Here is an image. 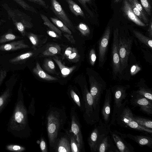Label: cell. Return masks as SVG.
<instances>
[{"label": "cell", "mask_w": 152, "mask_h": 152, "mask_svg": "<svg viewBox=\"0 0 152 152\" xmlns=\"http://www.w3.org/2000/svg\"><path fill=\"white\" fill-rule=\"evenodd\" d=\"M82 5L83 7L88 12V9L87 6V3L91 4V0H77Z\"/></svg>", "instance_id": "c3c4849f"}, {"label": "cell", "mask_w": 152, "mask_h": 152, "mask_svg": "<svg viewBox=\"0 0 152 152\" xmlns=\"http://www.w3.org/2000/svg\"><path fill=\"white\" fill-rule=\"evenodd\" d=\"M43 7L45 9H48V6L46 4L45 0H28Z\"/></svg>", "instance_id": "f6af8a7d"}, {"label": "cell", "mask_w": 152, "mask_h": 152, "mask_svg": "<svg viewBox=\"0 0 152 152\" xmlns=\"http://www.w3.org/2000/svg\"><path fill=\"white\" fill-rule=\"evenodd\" d=\"M50 18L53 23L59 29L62 31L71 34L72 32L70 29L59 19L56 17H50Z\"/></svg>", "instance_id": "d6a6232c"}, {"label": "cell", "mask_w": 152, "mask_h": 152, "mask_svg": "<svg viewBox=\"0 0 152 152\" xmlns=\"http://www.w3.org/2000/svg\"><path fill=\"white\" fill-rule=\"evenodd\" d=\"M142 7L147 14L151 15V7L148 0H140Z\"/></svg>", "instance_id": "74e56055"}, {"label": "cell", "mask_w": 152, "mask_h": 152, "mask_svg": "<svg viewBox=\"0 0 152 152\" xmlns=\"http://www.w3.org/2000/svg\"><path fill=\"white\" fill-rule=\"evenodd\" d=\"M81 90L84 103V111L83 116L87 124L92 125L96 123L94 113L93 97L86 84L81 87Z\"/></svg>", "instance_id": "8992f818"}, {"label": "cell", "mask_w": 152, "mask_h": 152, "mask_svg": "<svg viewBox=\"0 0 152 152\" xmlns=\"http://www.w3.org/2000/svg\"><path fill=\"white\" fill-rule=\"evenodd\" d=\"M95 125L88 138L87 141L91 152H97L98 147L102 139L109 134L110 125H107L100 119Z\"/></svg>", "instance_id": "5b68a950"}, {"label": "cell", "mask_w": 152, "mask_h": 152, "mask_svg": "<svg viewBox=\"0 0 152 152\" xmlns=\"http://www.w3.org/2000/svg\"><path fill=\"white\" fill-rule=\"evenodd\" d=\"M110 32V28L108 26L105 29L99 42V66H102L103 65L106 58Z\"/></svg>", "instance_id": "4fadbf2b"}, {"label": "cell", "mask_w": 152, "mask_h": 152, "mask_svg": "<svg viewBox=\"0 0 152 152\" xmlns=\"http://www.w3.org/2000/svg\"><path fill=\"white\" fill-rule=\"evenodd\" d=\"M18 37L12 33H7L0 37V44L15 40Z\"/></svg>", "instance_id": "e575fe53"}, {"label": "cell", "mask_w": 152, "mask_h": 152, "mask_svg": "<svg viewBox=\"0 0 152 152\" xmlns=\"http://www.w3.org/2000/svg\"><path fill=\"white\" fill-rule=\"evenodd\" d=\"M6 148L9 151L16 152H22L26 149L23 146L13 144L7 145Z\"/></svg>", "instance_id": "8d00e7d4"}, {"label": "cell", "mask_w": 152, "mask_h": 152, "mask_svg": "<svg viewBox=\"0 0 152 152\" xmlns=\"http://www.w3.org/2000/svg\"><path fill=\"white\" fill-rule=\"evenodd\" d=\"M76 109V108L74 106L72 107L71 108L70 115V121L69 124V127L76 137L80 152H85L84 143L81 131V126Z\"/></svg>", "instance_id": "ba28073f"}, {"label": "cell", "mask_w": 152, "mask_h": 152, "mask_svg": "<svg viewBox=\"0 0 152 152\" xmlns=\"http://www.w3.org/2000/svg\"><path fill=\"white\" fill-rule=\"evenodd\" d=\"M96 58L95 50L94 49L92 48L90 50L89 54V61L92 66L94 65Z\"/></svg>", "instance_id": "60d3db41"}, {"label": "cell", "mask_w": 152, "mask_h": 152, "mask_svg": "<svg viewBox=\"0 0 152 152\" xmlns=\"http://www.w3.org/2000/svg\"><path fill=\"white\" fill-rule=\"evenodd\" d=\"M16 27L22 36L23 37L25 36V31L24 27L23 24L20 22L16 24Z\"/></svg>", "instance_id": "bcb514c9"}, {"label": "cell", "mask_w": 152, "mask_h": 152, "mask_svg": "<svg viewBox=\"0 0 152 152\" xmlns=\"http://www.w3.org/2000/svg\"><path fill=\"white\" fill-rule=\"evenodd\" d=\"M109 133L119 152H134L133 147L125 140L127 137L126 134L122 133L117 130H111L110 129Z\"/></svg>", "instance_id": "7c38bea8"}, {"label": "cell", "mask_w": 152, "mask_h": 152, "mask_svg": "<svg viewBox=\"0 0 152 152\" xmlns=\"http://www.w3.org/2000/svg\"><path fill=\"white\" fill-rule=\"evenodd\" d=\"M133 32L135 36L141 42L152 49V40L151 39L145 36L138 31L134 30Z\"/></svg>", "instance_id": "1f68e13d"}, {"label": "cell", "mask_w": 152, "mask_h": 152, "mask_svg": "<svg viewBox=\"0 0 152 152\" xmlns=\"http://www.w3.org/2000/svg\"><path fill=\"white\" fill-rule=\"evenodd\" d=\"M77 28L82 35L88 36L90 34V30L88 26L85 23L81 22L77 26Z\"/></svg>", "instance_id": "d590c367"}, {"label": "cell", "mask_w": 152, "mask_h": 152, "mask_svg": "<svg viewBox=\"0 0 152 152\" xmlns=\"http://www.w3.org/2000/svg\"><path fill=\"white\" fill-rule=\"evenodd\" d=\"M33 73L37 76L43 80L48 81H56L58 80L56 77L52 76L45 72L42 69L38 62L33 69Z\"/></svg>", "instance_id": "7402d4cb"}, {"label": "cell", "mask_w": 152, "mask_h": 152, "mask_svg": "<svg viewBox=\"0 0 152 152\" xmlns=\"http://www.w3.org/2000/svg\"><path fill=\"white\" fill-rule=\"evenodd\" d=\"M90 92L93 97L95 119L96 123L100 119L99 113L102 95L106 89V83L99 74L94 71L93 75L89 76Z\"/></svg>", "instance_id": "277c9868"}, {"label": "cell", "mask_w": 152, "mask_h": 152, "mask_svg": "<svg viewBox=\"0 0 152 152\" xmlns=\"http://www.w3.org/2000/svg\"><path fill=\"white\" fill-rule=\"evenodd\" d=\"M71 12L77 16L85 18L84 13L80 7L72 0H65Z\"/></svg>", "instance_id": "4316f807"}, {"label": "cell", "mask_w": 152, "mask_h": 152, "mask_svg": "<svg viewBox=\"0 0 152 152\" xmlns=\"http://www.w3.org/2000/svg\"><path fill=\"white\" fill-rule=\"evenodd\" d=\"M148 31L149 36L151 38L152 37V20L151 18L150 21Z\"/></svg>", "instance_id": "f5cc1de1"}, {"label": "cell", "mask_w": 152, "mask_h": 152, "mask_svg": "<svg viewBox=\"0 0 152 152\" xmlns=\"http://www.w3.org/2000/svg\"><path fill=\"white\" fill-rule=\"evenodd\" d=\"M19 95L8 124L9 131L14 135L27 138L30 136L31 130L28 125V111L24 104L22 94Z\"/></svg>", "instance_id": "6da1fadb"}, {"label": "cell", "mask_w": 152, "mask_h": 152, "mask_svg": "<svg viewBox=\"0 0 152 152\" xmlns=\"http://www.w3.org/2000/svg\"><path fill=\"white\" fill-rule=\"evenodd\" d=\"M119 152L109 134L105 136L100 143L97 152Z\"/></svg>", "instance_id": "e0dca14e"}, {"label": "cell", "mask_w": 152, "mask_h": 152, "mask_svg": "<svg viewBox=\"0 0 152 152\" xmlns=\"http://www.w3.org/2000/svg\"><path fill=\"white\" fill-rule=\"evenodd\" d=\"M51 10L55 15L69 29L75 32V28L61 4L57 0H50Z\"/></svg>", "instance_id": "5bb4252c"}, {"label": "cell", "mask_w": 152, "mask_h": 152, "mask_svg": "<svg viewBox=\"0 0 152 152\" xmlns=\"http://www.w3.org/2000/svg\"><path fill=\"white\" fill-rule=\"evenodd\" d=\"M112 93L111 89L106 90V94L101 113L103 123L107 125L110 124L112 111Z\"/></svg>", "instance_id": "9a60e30c"}, {"label": "cell", "mask_w": 152, "mask_h": 152, "mask_svg": "<svg viewBox=\"0 0 152 152\" xmlns=\"http://www.w3.org/2000/svg\"><path fill=\"white\" fill-rule=\"evenodd\" d=\"M137 86L138 89L135 91L137 93L141 94L148 99L152 101V91L147 86L140 83Z\"/></svg>", "instance_id": "83f0119b"}, {"label": "cell", "mask_w": 152, "mask_h": 152, "mask_svg": "<svg viewBox=\"0 0 152 152\" xmlns=\"http://www.w3.org/2000/svg\"><path fill=\"white\" fill-rule=\"evenodd\" d=\"M122 10L124 14L127 18L135 24L141 26H146L145 24L142 22L134 13L128 0H124Z\"/></svg>", "instance_id": "ac0fdd59"}, {"label": "cell", "mask_w": 152, "mask_h": 152, "mask_svg": "<svg viewBox=\"0 0 152 152\" xmlns=\"http://www.w3.org/2000/svg\"><path fill=\"white\" fill-rule=\"evenodd\" d=\"M67 118L64 108L50 107L46 115L45 124L50 151Z\"/></svg>", "instance_id": "7a4b0ae2"}, {"label": "cell", "mask_w": 152, "mask_h": 152, "mask_svg": "<svg viewBox=\"0 0 152 152\" xmlns=\"http://www.w3.org/2000/svg\"><path fill=\"white\" fill-rule=\"evenodd\" d=\"M61 48L60 46L56 44L48 45L42 54L44 56H52L60 53Z\"/></svg>", "instance_id": "484cf974"}, {"label": "cell", "mask_w": 152, "mask_h": 152, "mask_svg": "<svg viewBox=\"0 0 152 152\" xmlns=\"http://www.w3.org/2000/svg\"><path fill=\"white\" fill-rule=\"evenodd\" d=\"M53 59L58 65L60 70L62 76L66 77L71 74L76 68V66L68 67L64 65L58 57H55Z\"/></svg>", "instance_id": "603a6c76"}, {"label": "cell", "mask_w": 152, "mask_h": 152, "mask_svg": "<svg viewBox=\"0 0 152 152\" xmlns=\"http://www.w3.org/2000/svg\"><path fill=\"white\" fill-rule=\"evenodd\" d=\"M128 102L126 99L117 111L115 122L121 127L151 134L152 129L140 125L134 119V114L127 105Z\"/></svg>", "instance_id": "3957f363"}, {"label": "cell", "mask_w": 152, "mask_h": 152, "mask_svg": "<svg viewBox=\"0 0 152 152\" xmlns=\"http://www.w3.org/2000/svg\"><path fill=\"white\" fill-rule=\"evenodd\" d=\"M47 33L49 36L53 37L58 38L60 37L55 32L52 30H48L47 31Z\"/></svg>", "instance_id": "816d5d0a"}, {"label": "cell", "mask_w": 152, "mask_h": 152, "mask_svg": "<svg viewBox=\"0 0 152 152\" xmlns=\"http://www.w3.org/2000/svg\"><path fill=\"white\" fill-rule=\"evenodd\" d=\"M67 94L69 99L74 105L81 112L84 111V103L82 96L80 93L75 91L74 88H70L67 92Z\"/></svg>", "instance_id": "d6986e66"}, {"label": "cell", "mask_w": 152, "mask_h": 152, "mask_svg": "<svg viewBox=\"0 0 152 152\" xmlns=\"http://www.w3.org/2000/svg\"><path fill=\"white\" fill-rule=\"evenodd\" d=\"M40 15L45 25L48 26L52 31L55 32L60 37L61 36L62 32L61 30L52 23L46 16L42 14H40Z\"/></svg>", "instance_id": "4dcf8cb0"}, {"label": "cell", "mask_w": 152, "mask_h": 152, "mask_svg": "<svg viewBox=\"0 0 152 152\" xmlns=\"http://www.w3.org/2000/svg\"><path fill=\"white\" fill-rule=\"evenodd\" d=\"M132 44V40L129 38L120 37L118 47L121 62V70L122 71L127 66L129 57Z\"/></svg>", "instance_id": "8fae6325"}, {"label": "cell", "mask_w": 152, "mask_h": 152, "mask_svg": "<svg viewBox=\"0 0 152 152\" xmlns=\"http://www.w3.org/2000/svg\"><path fill=\"white\" fill-rule=\"evenodd\" d=\"M128 86L116 85L111 88L114 99L113 110L111 115L110 125H114L115 123V116L117 111L120 107L128 95L127 90Z\"/></svg>", "instance_id": "52a82bcc"}, {"label": "cell", "mask_w": 152, "mask_h": 152, "mask_svg": "<svg viewBox=\"0 0 152 152\" xmlns=\"http://www.w3.org/2000/svg\"><path fill=\"white\" fill-rule=\"evenodd\" d=\"M29 46L24 42L23 40L13 41L0 45V50L3 51H15L29 48Z\"/></svg>", "instance_id": "ffe728a7"}, {"label": "cell", "mask_w": 152, "mask_h": 152, "mask_svg": "<svg viewBox=\"0 0 152 152\" xmlns=\"http://www.w3.org/2000/svg\"><path fill=\"white\" fill-rule=\"evenodd\" d=\"M141 70V68L137 64L134 65L131 67L130 73L131 75H134L136 74Z\"/></svg>", "instance_id": "ee69618b"}, {"label": "cell", "mask_w": 152, "mask_h": 152, "mask_svg": "<svg viewBox=\"0 0 152 152\" xmlns=\"http://www.w3.org/2000/svg\"><path fill=\"white\" fill-rule=\"evenodd\" d=\"M80 58V56L77 50L72 53L66 58L69 61L73 62H77L79 61Z\"/></svg>", "instance_id": "f35d334b"}, {"label": "cell", "mask_w": 152, "mask_h": 152, "mask_svg": "<svg viewBox=\"0 0 152 152\" xmlns=\"http://www.w3.org/2000/svg\"><path fill=\"white\" fill-rule=\"evenodd\" d=\"M134 6L141 12L143 16L145 18H147L142 5L137 0H130Z\"/></svg>", "instance_id": "b9f144b4"}, {"label": "cell", "mask_w": 152, "mask_h": 152, "mask_svg": "<svg viewBox=\"0 0 152 152\" xmlns=\"http://www.w3.org/2000/svg\"><path fill=\"white\" fill-rule=\"evenodd\" d=\"M131 104L134 107H138L140 110L149 115L152 114V101L143 96L133 91L130 99Z\"/></svg>", "instance_id": "9c48e42d"}, {"label": "cell", "mask_w": 152, "mask_h": 152, "mask_svg": "<svg viewBox=\"0 0 152 152\" xmlns=\"http://www.w3.org/2000/svg\"><path fill=\"white\" fill-rule=\"evenodd\" d=\"M52 151L71 152L69 139L66 132L60 133L54 144Z\"/></svg>", "instance_id": "2e32d148"}, {"label": "cell", "mask_w": 152, "mask_h": 152, "mask_svg": "<svg viewBox=\"0 0 152 152\" xmlns=\"http://www.w3.org/2000/svg\"><path fill=\"white\" fill-rule=\"evenodd\" d=\"M64 36L72 44H75V41L74 38L73 36L71 34L67 33L64 34Z\"/></svg>", "instance_id": "681fc988"}, {"label": "cell", "mask_w": 152, "mask_h": 152, "mask_svg": "<svg viewBox=\"0 0 152 152\" xmlns=\"http://www.w3.org/2000/svg\"><path fill=\"white\" fill-rule=\"evenodd\" d=\"M76 50H77L76 48L69 47L67 48L66 50L64 52V56L66 58L69 55Z\"/></svg>", "instance_id": "7dc6e473"}, {"label": "cell", "mask_w": 152, "mask_h": 152, "mask_svg": "<svg viewBox=\"0 0 152 152\" xmlns=\"http://www.w3.org/2000/svg\"><path fill=\"white\" fill-rule=\"evenodd\" d=\"M133 117L139 125L146 128L152 129V121L151 119L136 115L134 114Z\"/></svg>", "instance_id": "f546056e"}, {"label": "cell", "mask_w": 152, "mask_h": 152, "mask_svg": "<svg viewBox=\"0 0 152 152\" xmlns=\"http://www.w3.org/2000/svg\"><path fill=\"white\" fill-rule=\"evenodd\" d=\"M119 31L118 28L114 30L113 34L112 48V62L113 77L118 74L121 73V62L119 47Z\"/></svg>", "instance_id": "30bf717a"}, {"label": "cell", "mask_w": 152, "mask_h": 152, "mask_svg": "<svg viewBox=\"0 0 152 152\" xmlns=\"http://www.w3.org/2000/svg\"><path fill=\"white\" fill-rule=\"evenodd\" d=\"M148 1H149L150 2L151 1V0H148Z\"/></svg>", "instance_id": "11a10c76"}, {"label": "cell", "mask_w": 152, "mask_h": 152, "mask_svg": "<svg viewBox=\"0 0 152 152\" xmlns=\"http://www.w3.org/2000/svg\"><path fill=\"white\" fill-rule=\"evenodd\" d=\"M121 0H114V2L115 3H117Z\"/></svg>", "instance_id": "db71d44e"}, {"label": "cell", "mask_w": 152, "mask_h": 152, "mask_svg": "<svg viewBox=\"0 0 152 152\" xmlns=\"http://www.w3.org/2000/svg\"><path fill=\"white\" fill-rule=\"evenodd\" d=\"M68 136L70 143L71 152H80L76 137L69 128L63 130Z\"/></svg>", "instance_id": "d4e9b609"}, {"label": "cell", "mask_w": 152, "mask_h": 152, "mask_svg": "<svg viewBox=\"0 0 152 152\" xmlns=\"http://www.w3.org/2000/svg\"><path fill=\"white\" fill-rule=\"evenodd\" d=\"M28 37L34 46H36L37 45L38 39L37 35L30 33L28 34Z\"/></svg>", "instance_id": "ab89813d"}, {"label": "cell", "mask_w": 152, "mask_h": 152, "mask_svg": "<svg viewBox=\"0 0 152 152\" xmlns=\"http://www.w3.org/2000/svg\"><path fill=\"white\" fill-rule=\"evenodd\" d=\"M12 95L10 88L7 87L0 96V114L10 101Z\"/></svg>", "instance_id": "cb8c5ba5"}, {"label": "cell", "mask_w": 152, "mask_h": 152, "mask_svg": "<svg viewBox=\"0 0 152 152\" xmlns=\"http://www.w3.org/2000/svg\"><path fill=\"white\" fill-rule=\"evenodd\" d=\"M7 74L6 70H1L0 72V86L5 78Z\"/></svg>", "instance_id": "f907efd6"}, {"label": "cell", "mask_w": 152, "mask_h": 152, "mask_svg": "<svg viewBox=\"0 0 152 152\" xmlns=\"http://www.w3.org/2000/svg\"><path fill=\"white\" fill-rule=\"evenodd\" d=\"M43 66L47 71L50 73H53L55 70V67L53 61L49 59H46L44 61Z\"/></svg>", "instance_id": "836d02e7"}, {"label": "cell", "mask_w": 152, "mask_h": 152, "mask_svg": "<svg viewBox=\"0 0 152 152\" xmlns=\"http://www.w3.org/2000/svg\"><path fill=\"white\" fill-rule=\"evenodd\" d=\"M39 146L42 152H48V148L47 143L44 138L42 137L41 138Z\"/></svg>", "instance_id": "7bdbcfd3"}, {"label": "cell", "mask_w": 152, "mask_h": 152, "mask_svg": "<svg viewBox=\"0 0 152 152\" xmlns=\"http://www.w3.org/2000/svg\"><path fill=\"white\" fill-rule=\"evenodd\" d=\"M127 137L132 140L141 146H147L152 148V138L143 135H134L130 134H126Z\"/></svg>", "instance_id": "44dd1931"}, {"label": "cell", "mask_w": 152, "mask_h": 152, "mask_svg": "<svg viewBox=\"0 0 152 152\" xmlns=\"http://www.w3.org/2000/svg\"><path fill=\"white\" fill-rule=\"evenodd\" d=\"M33 54V52H27L10 59L9 62L11 63L15 64H21L23 63L27 59L32 56Z\"/></svg>", "instance_id": "f1b7e54d"}]
</instances>
